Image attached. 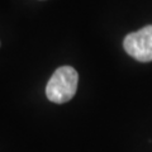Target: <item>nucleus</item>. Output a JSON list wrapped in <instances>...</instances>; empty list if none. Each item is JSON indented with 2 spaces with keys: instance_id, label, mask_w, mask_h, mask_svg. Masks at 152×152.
<instances>
[{
  "instance_id": "obj_1",
  "label": "nucleus",
  "mask_w": 152,
  "mask_h": 152,
  "mask_svg": "<svg viewBox=\"0 0 152 152\" xmlns=\"http://www.w3.org/2000/svg\"><path fill=\"white\" fill-rule=\"evenodd\" d=\"M79 75L77 71L71 66L58 67L46 86V95L48 100L56 104H64L74 98L77 90Z\"/></svg>"
},
{
  "instance_id": "obj_2",
  "label": "nucleus",
  "mask_w": 152,
  "mask_h": 152,
  "mask_svg": "<svg viewBox=\"0 0 152 152\" xmlns=\"http://www.w3.org/2000/svg\"><path fill=\"white\" fill-rule=\"evenodd\" d=\"M123 47L128 55L140 62L152 61V26L129 33L123 41Z\"/></svg>"
}]
</instances>
